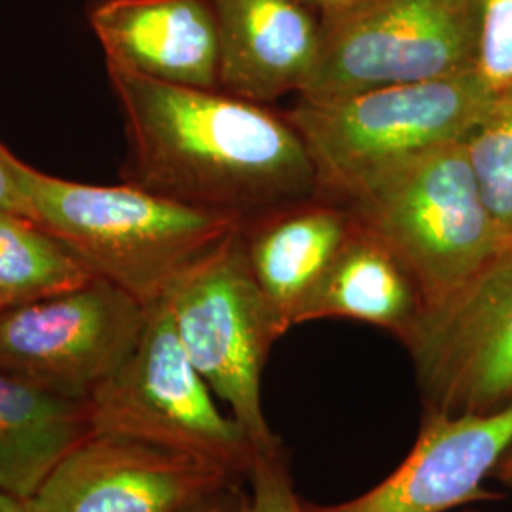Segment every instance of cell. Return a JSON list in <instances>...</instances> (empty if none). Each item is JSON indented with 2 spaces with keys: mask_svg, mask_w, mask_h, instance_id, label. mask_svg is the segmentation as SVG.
Returning <instances> with one entry per match:
<instances>
[{
  "mask_svg": "<svg viewBox=\"0 0 512 512\" xmlns=\"http://www.w3.org/2000/svg\"><path fill=\"white\" fill-rule=\"evenodd\" d=\"M0 512H38L33 499H21L16 495L0 492Z\"/></svg>",
  "mask_w": 512,
  "mask_h": 512,
  "instance_id": "cell-24",
  "label": "cell"
},
{
  "mask_svg": "<svg viewBox=\"0 0 512 512\" xmlns=\"http://www.w3.org/2000/svg\"><path fill=\"white\" fill-rule=\"evenodd\" d=\"M512 444V406L490 414L423 410L420 435L403 463L365 494L342 503H304L306 512H446L499 501L484 488Z\"/></svg>",
  "mask_w": 512,
  "mask_h": 512,
  "instance_id": "cell-11",
  "label": "cell"
},
{
  "mask_svg": "<svg viewBox=\"0 0 512 512\" xmlns=\"http://www.w3.org/2000/svg\"><path fill=\"white\" fill-rule=\"evenodd\" d=\"M23 160L16 158L8 148L0 143V211L6 213H27V203L21 188V167Z\"/></svg>",
  "mask_w": 512,
  "mask_h": 512,
  "instance_id": "cell-21",
  "label": "cell"
},
{
  "mask_svg": "<svg viewBox=\"0 0 512 512\" xmlns=\"http://www.w3.org/2000/svg\"><path fill=\"white\" fill-rule=\"evenodd\" d=\"M480 38L476 73L497 93L512 90V0H478Z\"/></svg>",
  "mask_w": 512,
  "mask_h": 512,
  "instance_id": "cell-19",
  "label": "cell"
},
{
  "mask_svg": "<svg viewBox=\"0 0 512 512\" xmlns=\"http://www.w3.org/2000/svg\"><path fill=\"white\" fill-rule=\"evenodd\" d=\"M423 310L420 287L401 256L353 219L344 245L298 311L296 325L351 319L387 330L404 344Z\"/></svg>",
  "mask_w": 512,
  "mask_h": 512,
  "instance_id": "cell-15",
  "label": "cell"
},
{
  "mask_svg": "<svg viewBox=\"0 0 512 512\" xmlns=\"http://www.w3.org/2000/svg\"><path fill=\"white\" fill-rule=\"evenodd\" d=\"M300 4H304L306 8L313 10L317 16L325 10L330 8H336V6H342V4H349V2H355V0H298Z\"/></svg>",
  "mask_w": 512,
  "mask_h": 512,
  "instance_id": "cell-25",
  "label": "cell"
},
{
  "mask_svg": "<svg viewBox=\"0 0 512 512\" xmlns=\"http://www.w3.org/2000/svg\"><path fill=\"white\" fill-rule=\"evenodd\" d=\"M107 73L126 122V183L239 224L319 196L308 148L285 114L222 90Z\"/></svg>",
  "mask_w": 512,
  "mask_h": 512,
  "instance_id": "cell-1",
  "label": "cell"
},
{
  "mask_svg": "<svg viewBox=\"0 0 512 512\" xmlns=\"http://www.w3.org/2000/svg\"><path fill=\"white\" fill-rule=\"evenodd\" d=\"M423 410L490 414L512 406V239L403 344Z\"/></svg>",
  "mask_w": 512,
  "mask_h": 512,
  "instance_id": "cell-9",
  "label": "cell"
},
{
  "mask_svg": "<svg viewBox=\"0 0 512 512\" xmlns=\"http://www.w3.org/2000/svg\"><path fill=\"white\" fill-rule=\"evenodd\" d=\"M148 308L105 277L0 310V370L90 399L137 348Z\"/></svg>",
  "mask_w": 512,
  "mask_h": 512,
  "instance_id": "cell-8",
  "label": "cell"
},
{
  "mask_svg": "<svg viewBox=\"0 0 512 512\" xmlns=\"http://www.w3.org/2000/svg\"><path fill=\"white\" fill-rule=\"evenodd\" d=\"M234 478L209 461L93 431L59 461L33 503L38 512H181Z\"/></svg>",
  "mask_w": 512,
  "mask_h": 512,
  "instance_id": "cell-10",
  "label": "cell"
},
{
  "mask_svg": "<svg viewBox=\"0 0 512 512\" xmlns=\"http://www.w3.org/2000/svg\"><path fill=\"white\" fill-rule=\"evenodd\" d=\"M241 482V478H234L181 512H249L251 494L243 490Z\"/></svg>",
  "mask_w": 512,
  "mask_h": 512,
  "instance_id": "cell-22",
  "label": "cell"
},
{
  "mask_svg": "<svg viewBox=\"0 0 512 512\" xmlns=\"http://www.w3.org/2000/svg\"><path fill=\"white\" fill-rule=\"evenodd\" d=\"M220 40V90L268 105L302 92L319 50V16L298 0H209Z\"/></svg>",
  "mask_w": 512,
  "mask_h": 512,
  "instance_id": "cell-13",
  "label": "cell"
},
{
  "mask_svg": "<svg viewBox=\"0 0 512 512\" xmlns=\"http://www.w3.org/2000/svg\"><path fill=\"white\" fill-rule=\"evenodd\" d=\"M492 480H497L501 486H505L512 492V444L509 446V450L503 454V458L499 459V463L495 465Z\"/></svg>",
  "mask_w": 512,
  "mask_h": 512,
  "instance_id": "cell-23",
  "label": "cell"
},
{
  "mask_svg": "<svg viewBox=\"0 0 512 512\" xmlns=\"http://www.w3.org/2000/svg\"><path fill=\"white\" fill-rule=\"evenodd\" d=\"M21 188L31 219L90 274L109 279L147 308L241 226L135 184L73 183L29 164L21 167Z\"/></svg>",
  "mask_w": 512,
  "mask_h": 512,
  "instance_id": "cell-2",
  "label": "cell"
},
{
  "mask_svg": "<svg viewBox=\"0 0 512 512\" xmlns=\"http://www.w3.org/2000/svg\"><path fill=\"white\" fill-rule=\"evenodd\" d=\"M90 277L37 220L0 211V310L73 289Z\"/></svg>",
  "mask_w": 512,
  "mask_h": 512,
  "instance_id": "cell-17",
  "label": "cell"
},
{
  "mask_svg": "<svg viewBox=\"0 0 512 512\" xmlns=\"http://www.w3.org/2000/svg\"><path fill=\"white\" fill-rule=\"evenodd\" d=\"M342 203L315 196L272 209L241 224L251 272L285 332L329 270L351 232Z\"/></svg>",
  "mask_w": 512,
  "mask_h": 512,
  "instance_id": "cell-14",
  "label": "cell"
},
{
  "mask_svg": "<svg viewBox=\"0 0 512 512\" xmlns=\"http://www.w3.org/2000/svg\"><path fill=\"white\" fill-rule=\"evenodd\" d=\"M482 200L503 241L512 239V90L497 93L492 107L465 139Z\"/></svg>",
  "mask_w": 512,
  "mask_h": 512,
  "instance_id": "cell-18",
  "label": "cell"
},
{
  "mask_svg": "<svg viewBox=\"0 0 512 512\" xmlns=\"http://www.w3.org/2000/svg\"><path fill=\"white\" fill-rule=\"evenodd\" d=\"M93 431L90 399L63 397L0 370V492L33 499Z\"/></svg>",
  "mask_w": 512,
  "mask_h": 512,
  "instance_id": "cell-16",
  "label": "cell"
},
{
  "mask_svg": "<svg viewBox=\"0 0 512 512\" xmlns=\"http://www.w3.org/2000/svg\"><path fill=\"white\" fill-rule=\"evenodd\" d=\"M186 355L260 456L283 452L262 403V374L287 334L251 272L241 226L162 298Z\"/></svg>",
  "mask_w": 512,
  "mask_h": 512,
  "instance_id": "cell-6",
  "label": "cell"
},
{
  "mask_svg": "<svg viewBox=\"0 0 512 512\" xmlns=\"http://www.w3.org/2000/svg\"><path fill=\"white\" fill-rule=\"evenodd\" d=\"M107 69L220 90V40L209 0H101L90 10Z\"/></svg>",
  "mask_w": 512,
  "mask_h": 512,
  "instance_id": "cell-12",
  "label": "cell"
},
{
  "mask_svg": "<svg viewBox=\"0 0 512 512\" xmlns=\"http://www.w3.org/2000/svg\"><path fill=\"white\" fill-rule=\"evenodd\" d=\"M478 0H355L319 14V50L298 97L338 99L476 71Z\"/></svg>",
  "mask_w": 512,
  "mask_h": 512,
  "instance_id": "cell-5",
  "label": "cell"
},
{
  "mask_svg": "<svg viewBox=\"0 0 512 512\" xmlns=\"http://www.w3.org/2000/svg\"><path fill=\"white\" fill-rule=\"evenodd\" d=\"M249 482V512H306L304 501H300V497L294 492L285 450L256 459Z\"/></svg>",
  "mask_w": 512,
  "mask_h": 512,
  "instance_id": "cell-20",
  "label": "cell"
},
{
  "mask_svg": "<svg viewBox=\"0 0 512 512\" xmlns=\"http://www.w3.org/2000/svg\"><path fill=\"white\" fill-rule=\"evenodd\" d=\"M338 203L401 256L423 311L456 293L507 243L482 200L465 141L393 165Z\"/></svg>",
  "mask_w": 512,
  "mask_h": 512,
  "instance_id": "cell-3",
  "label": "cell"
},
{
  "mask_svg": "<svg viewBox=\"0 0 512 512\" xmlns=\"http://www.w3.org/2000/svg\"><path fill=\"white\" fill-rule=\"evenodd\" d=\"M90 404L95 431L203 459L238 478H249L260 458L192 365L164 300L148 306L137 348L93 391Z\"/></svg>",
  "mask_w": 512,
  "mask_h": 512,
  "instance_id": "cell-7",
  "label": "cell"
},
{
  "mask_svg": "<svg viewBox=\"0 0 512 512\" xmlns=\"http://www.w3.org/2000/svg\"><path fill=\"white\" fill-rule=\"evenodd\" d=\"M495 93L476 71L338 99H302L285 112L308 148L319 196L340 202L393 165L465 141Z\"/></svg>",
  "mask_w": 512,
  "mask_h": 512,
  "instance_id": "cell-4",
  "label": "cell"
}]
</instances>
